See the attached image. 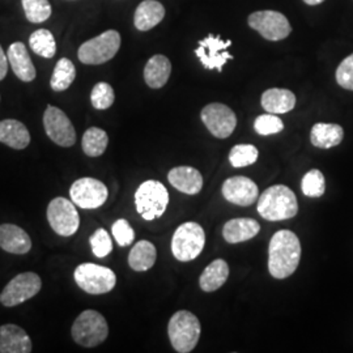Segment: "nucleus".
<instances>
[{
	"instance_id": "1",
	"label": "nucleus",
	"mask_w": 353,
	"mask_h": 353,
	"mask_svg": "<svg viewBox=\"0 0 353 353\" xmlns=\"http://www.w3.org/2000/svg\"><path fill=\"white\" fill-rule=\"evenodd\" d=\"M301 259V243L290 230H279L270 241L268 271L275 279L290 278Z\"/></svg>"
},
{
	"instance_id": "2",
	"label": "nucleus",
	"mask_w": 353,
	"mask_h": 353,
	"mask_svg": "<svg viewBox=\"0 0 353 353\" xmlns=\"http://www.w3.org/2000/svg\"><path fill=\"white\" fill-rule=\"evenodd\" d=\"M258 212L268 221L290 220L299 212L297 196L284 185L271 186L259 196Z\"/></svg>"
},
{
	"instance_id": "3",
	"label": "nucleus",
	"mask_w": 353,
	"mask_h": 353,
	"mask_svg": "<svg viewBox=\"0 0 353 353\" xmlns=\"http://www.w3.org/2000/svg\"><path fill=\"white\" fill-rule=\"evenodd\" d=\"M201 322L198 316L188 310L173 314L168 325V335L176 352L189 353L196 347L201 338Z\"/></svg>"
},
{
	"instance_id": "4",
	"label": "nucleus",
	"mask_w": 353,
	"mask_h": 353,
	"mask_svg": "<svg viewBox=\"0 0 353 353\" xmlns=\"http://www.w3.org/2000/svg\"><path fill=\"white\" fill-rule=\"evenodd\" d=\"M71 335L79 345L93 348L106 341L109 326L101 313L89 309L76 318L71 327Z\"/></svg>"
},
{
	"instance_id": "5",
	"label": "nucleus",
	"mask_w": 353,
	"mask_h": 353,
	"mask_svg": "<svg viewBox=\"0 0 353 353\" xmlns=\"http://www.w3.org/2000/svg\"><path fill=\"white\" fill-rule=\"evenodd\" d=\"M169 204V192L159 181H145L135 192V205L140 216L151 221L164 214Z\"/></svg>"
},
{
	"instance_id": "6",
	"label": "nucleus",
	"mask_w": 353,
	"mask_h": 353,
	"mask_svg": "<svg viewBox=\"0 0 353 353\" xmlns=\"http://www.w3.org/2000/svg\"><path fill=\"white\" fill-rule=\"evenodd\" d=\"M205 233L198 223L188 221L176 228L172 239V252L179 262H190L204 249Z\"/></svg>"
},
{
	"instance_id": "7",
	"label": "nucleus",
	"mask_w": 353,
	"mask_h": 353,
	"mask_svg": "<svg viewBox=\"0 0 353 353\" xmlns=\"http://www.w3.org/2000/svg\"><path fill=\"white\" fill-rule=\"evenodd\" d=\"M121 48V34L117 30H106L100 36L84 42L79 48V61L81 63L99 65L113 59Z\"/></svg>"
},
{
	"instance_id": "8",
	"label": "nucleus",
	"mask_w": 353,
	"mask_h": 353,
	"mask_svg": "<svg viewBox=\"0 0 353 353\" xmlns=\"http://www.w3.org/2000/svg\"><path fill=\"white\" fill-rule=\"evenodd\" d=\"M74 278L80 290L96 296L109 293L117 284V276L113 270L94 263L77 265Z\"/></svg>"
},
{
	"instance_id": "9",
	"label": "nucleus",
	"mask_w": 353,
	"mask_h": 353,
	"mask_svg": "<svg viewBox=\"0 0 353 353\" xmlns=\"http://www.w3.org/2000/svg\"><path fill=\"white\" fill-rule=\"evenodd\" d=\"M48 220L52 230L63 237L75 234L80 227V217L76 211L75 203L62 196L49 203Z\"/></svg>"
},
{
	"instance_id": "10",
	"label": "nucleus",
	"mask_w": 353,
	"mask_h": 353,
	"mask_svg": "<svg viewBox=\"0 0 353 353\" xmlns=\"http://www.w3.org/2000/svg\"><path fill=\"white\" fill-rule=\"evenodd\" d=\"M42 288V280L36 272L19 274L0 293V303L13 307L33 299Z\"/></svg>"
},
{
	"instance_id": "11",
	"label": "nucleus",
	"mask_w": 353,
	"mask_h": 353,
	"mask_svg": "<svg viewBox=\"0 0 353 353\" xmlns=\"http://www.w3.org/2000/svg\"><path fill=\"white\" fill-rule=\"evenodd\" d=\"M43 127L49 139L55 144L64 148L75 145V127L59 108L51 105L46 108L43 114Z\"/></svg>"
},
{
	"instance_id": "12",
	"label": "nucleus",
	"mask_w": 353,
	"mask_h": 353,
	"mask_svg": "<svg viewBox=\"0 0 353 353\" xmlns=\"http://www.w3.org/2000/svg\"><path fill=\"white\" fill-rule=\"evenodd\" d=\"M108 188L96 178H80L70 189L71 201L83 210H96L108 199Z\"/></svg>"
},
{
	"instance_id": "13",
	"label": "nucleus",
	"mask_w": 353,
	"mask_h": 353,
	"mask_svg": "<svg viewBox=\"0 0 353 353\" xmlns=\"http://www.w3.org/2000/svg\"><path fill=\"white\" fill-rule=\"evenodd\" d=\"M249 26L268 41H281L292 32L288 19L276 11H258L249 16Z\"/></svg>"
},
{
	"instance_id": "14",
	"label": "nucleus",
	"mask_w": 353,
	"mask_h": 353,
	"mask_svg": "<svg viewBox=\"0 0 353 353\" xmlns=\"http://www.w3.org/2000/svg\"><path fill=\"white\" fill-rule=\"evenodd\" d=\"M203 123L208 131L219 139L229 138L237 126V117L234 112L224 103H210L201 114Z\"/></svg>"
},
{
	"instance_id": "15",
	"label": "nucleus",
	"mask_w": 353,
	"mask_h": 353,
	"mask_svg": "<svg viewBox=\"0 0 353 353\" xmlns=\"http://www.w3.org/2000/svg\"><path fill=\"white\" fill-rule=\"evenodd\" d=\"M229 46H232L230 39L223 41L220 36L210 34L199 41V48L195 54L205 70H217L221 72L228 61L233 59V55L227 51Z\"/></svg>"
},
{
	"instance_id": "16",
	"label": "nucleus",
	"mask_w": 353,
	"mask_h": 353,
	"mask_svg": "<svg viewBox=\"0 0 353 353\" xmlns=\"http://www.w3.org/2000/svg\"><path fill=\"white\" fill-rule=\"evenodd\" d=\"M223 195L228 202L248 207L256 202L259 190L256 183L248 176H232L228 178L223 185Z\"/></svg>"
},
{
	"instance_id": "17",
	"label": "nucleus",
	"mask_w": 353,
	"mask_h": 353,
	"mask_svg": "<svg viewBox=\"0 0 353 353\" xmlns=\"http://www.w3.org/2000/svg\"><path fill=\"white\" fill-rule=\"evenodd\" d=\"M32 352V341L24 328L12 323L0 326V353Z\"/></svg>"
},
{
	"instance_id": "18",
	"label": "nucleus",
	"mask_w": 353,
	"mask_h": 353,
	"mask_svg": "<svg viewBox=\"0 0 353 353\" xmlns=\"http://www.w3.org/2000/svg\"><path fill=\"white\" fill-rule=\"evenodd\" d=\"M7 57L14 75L17 76L21 81L30 83L36 79L37 76L36 67L32 62L28 49L23 42H13L8 49Z\"/></svg>"
},
{
	"instance_id": "19",
	"label": "nucleus",
	"mask_w": 353,
	"mask_h": 353,
	"mask_svg": "<svg viewBox=\"0 0 353 353\" xmlns=\"http://www.w3.org/2000/svg\"><path fill=\"white\" fill-rule=\"evenodd\" d=\"M168 179L174 189L188 195H195L203 188V176L201 172L191 166L173 168L168 174Z\"/></svg>"
},
{
	"instance_id": "20",
	"label": "nucleus",
	"mask_w": 353,
	"mask_h": 353,
	"mask_svg": "<svg viewBox=\"0 0 353 353\" xmlns=\"http://www.w3.org/2000/svg\"><path fill=\"white\" fill-rule=\"evenodd\" d=\"M0 248L11 254H26L32 249V240L23 228L14 224L0 225Z\"/></svg>"
},
{
	"instance_id": "21",
	"label": "nucleus",
	"mask_w": 353,
	"mask_h": 353,
	"mask_svg": "<svg viewBox=\"0 0 353 353\" xmlns=\"http://www.w3.org/2000/svg\"><path fill=\"white\" fill-rule=\"evenodd\" d=\"M261 230V225L254 219L241 217L229 220L223 228V236L229 243H241L252 240Z\"/></svg>"
},
{
	"instance_id": "22",
	"label": "nucleus",
	"mask_w": 353,
	"mask_h": 353,
	"mask_svg": "<svg viewBox=\"0 0 353 353\" xmlns=\"http://www.w3.org/2000/svg\"><path fill=\"white\" fill-rule=\"evenodd\" d=\"M165 17V7L156 0L141 1L134 16V24L140 32L151 30L152 28L159 26Z\"/></svg>"
},
{
	"instance_id": "23",
	"label": "nucleus",
	"mask_w": 353,
	"mask_h": 353,
	"mask_svg": "<svg viewBox=\"0 0 353 353\" xmlns=\"http://www.w3.org/2000/svg\"><path fill=\"white\" fill-rule=\"evenodd\" d=\"M0 143L13 150H26L30 143V134L23 122L4 119L0 122Z\"/></svg>"
},
{
	"instance_id": "24",
	"label": "nucleus",
	"mask_w": 353,
	"mask_h": 353,
	"mask_svg": "<svg viewBox=\"0 0 353 353\" xmlns=\"http://www.w3.org/2000/svg\"><path fill=\"white\" fill-rule=\"evenodd\" d=\"M172 74L170 61L161 54L153 55L144 67V80L152 89H160L168 83Z\"/></svg>"
},
{
	"instance_id": "25",
	"label": "nucleus",
	"mask_w": 353,
	"mask_h": 353,
	"mask_svg": "<svg viewBox=\"0 0 353 353\" xmlns=\"http://www.w3.org/2000/svg\"><path fill=\"white\" fill-rule=\"evenodd\" d=\"M261 102L267 113H288L296 106V96L290 89H267L262 94Z\"/></svg>"
},
{
	"instance_id": "26",
	"label": "nucleus",
	"mask_w": 353,
	"mask_h": 353,
	"mask_svg": "<svg viewBox=\"0 0 353 353\" xmlns=\"http://www.w3.org/2000/svg\"><path fill=\"white\" fill-rule=\"evenodd\" d=\"M344 138V130L334 123H316L310 132V141L316 148L330 150L336 147Z\"/></svg>"
},
{
	"instance_id": "27",
	"label": "nucleus",
	"mask_w": 353,
	"mask_h": 353,
	"mask_svg": "<svg viewBox=\"0 0 353 353\" xmlns=\"http://www.w3.org/2000/svg\"><path fill=\"white\" fill-rule=\"evenodd\" d=\"M229 278V265L224 259H216L207 265L199 278V285L204 292L220 290Z\"/></svg>"
},
{
	"instance_id": "28",
	"label": "nucleus",
	"mask_w": 353,
	"mask_h": 353,
	"mask_svg": "<svg viewBox=\"0 0 353 353\" xmlns=\"http://www.w3.org/2000/svg\"><path fill=\"white\" fill-rule=\"evenodd\" d=\"M157 259V252L154 245L150 241H139L131 249L128 255V265L138 272L151 270Z\"/></svg>"
},
{
	"instance_id": "29",
	"label": "nucleus",
	"mask_w": 353,
	"mask_h": 353,
	"mask_svg": "<svg viewBox=\"0 0 353 353\" xmlns=\"http://www.w3.org/2000/svg\"><path fill=\"white\" fill-rule=\"evenodd\" d=\"M109 144V137L106 131H103L99 127H90L88 128L81 140V148L84 153L89 157H99L106 151Z\"/></svg>"
},
{
	"instance_id": "30",
	"label": "nucleus",
	"mask_w": 353,
	"mask_h": 353,
	"mask_svg": "<svg viewBox=\"0 0 353 353\" xmlns=\"http://www.w3.org/2000/svg\"><path fill=\"white\" fill-rule=\"evenodd\" d=\"M76 68L68 58H62L54 68L51 76L50 87L54 92H63L71 87L75 81Z\"/></svg>"
},
{
	"instance_id": "31",
	"label": "nucleus",
	"mask_w": 353,
	"mask_h": 353,
	"mask_svg": "<svg viewBox=\"0 0 353 353\" xmlns=\"http://www.w3.org/2000/svg\"><path fill=\"white\" fill-rule=\"evenodd\" d=\"M29 45L33 52L46 59H50L57 52V42L50 30L38 29L29 37Z\"/></svg>"
},
{
	"instance_id": "32",
	"label": "nucleus",
	"mask_w": 353,
	"mask_h": 353,
	"mask_svg": "<svg viewBox=\"0 0 353 353\" xmlns=\"http://www.w3.org/2000/svg\"><path fill=\"white\" fill-rule=\"evenodd\" d=\"M21 3L26 19L33 24L46 21L52 12L49 0H21Z\"/></svg>"
},
{
	"instance_id": "33",
	"label": "nucleus",
	"mask_w": 353,
	"mask_h": 353,
	"mask_svg": "<svg viewBox=\"0 0 353 353\" xmlns=\"http://www.w3.org/2000/svg\"><path fill=\"white\" fill-rule=\"evenodd\" d=\"M301 189H303V195L309 198H321L326 191V182L322 172L318 169L309 170L303 176Z\"/></svg>"
},
{
	"instance_id": "34",
	"label": "nucleus",
	"mask_w": 353,
	"mask_h": 353,
	"mask_svg": "<svg viewBox=\"0 0 353 353\" xmlns=\"http://www.w3.org/2000/svg\"><path fill=\"white\" fill-rule=\"evenodd\" d=\"M259 152L252 144H239L233 147L229 153L230 164L234 168H245L258 160Z\"/></svg>"
},
{
	"instance_id": "35",
	"label": "nucleus",
	"mask_w": 353,
	"mask_h": 353,
	"mask_svg": "<svg viewBox=\"0 0 353 353\" xmlns=\"http://www.w3.org/2000/svg\"><path fill=\"white\" fill-rule=\"evenodd\" d=\"M115 101V93L110 84L108 83H97L90 93V102L94 109L106 110Z\"/></svg>"
},
{
	"instance_id": "36",
	"label": "nucleus",
	"mask_w": 353,
	"mask_h": 353,
	"mask_svg": "<svg viewBox=\"0 0 353 353\" xmlns=\"http://www.w3.org/2000/svg\"><path fill=\"white\" fill-rule=\"evenodd\" d=\"M254 128H255L256 134H259L262 137H268V135L281 132L284 128V123L275 114H263L255 119Z\"/></svg>"
},
{
	"instance_id": "37",
	"label": "nucleus",
	"mask_w": 353,
	"mask_h": 353,
	"mask_svg": "<svg viewBox=\"0 0 353 353\" xmlns=\"http://www.w3.org/2000/svg\"><path fill=\"white\" fill-rule=\"evenodd\" d=\"M92 252L97 258H105L113 250V242L105 229H97L89 239Z\"/></svg>"
},
{
	"instance_id": "38",
	"label": "nucleus",
	"mask_w": 353,
	"mask_h": 353,
	"mask_svg": "<svg viewBox=\"0 0 353 353\" xmlns=\"http://www.w3.org/2000/svg\"><path fill=\"white\" fill-rule=\"evenodd\" d=\"M112 232L119 246H128L135 240V232L125 219L117 220L113 224Z\"/></svg>"
},
{
	"instance_id": "39",
	"label": "nucleus",
	"mask_w": 353,
	"mask_h": 353,
	"mask_svg": "<svg viewBox=\"0 0 353 353\" xmlns=\"http://www.w3.org/2000/svg\"><path fill=\"white\" fill-rule=\"evenodd\" d=\"M336 81L341 88L353 90V54L339 64L336 70Z\"/></svg>"
},
{
	"instance_id": "40",
	"label": "nucleus",
	"mask_w": 353,
	"mask_h": 353,
	"mask_svg": "<svg viewBox=\"0 0 353 353\" xmlns=\"http://www.w3.org/2000/svg\"><path fill=\"white\" fill-rule=\"evenodd\" d=\"M8 71V57L0 46V81L6 77Z\"/></svg>"
},
{
	"instance_id": "41",
	"label": "nucleus",
	"mask_w": 353,
	"mask_h": 353,
	"mask_svg": "<svg viewBox=\"0 0 353 353\" xmlns=\"http://www.w3.org/2000/svg\"><path fill=\"white\" fill-rule=\"evenodd\" d=\"M306 4H309V6H316V4H321V3H323L325 0H303Z\"/></svg>"
}]
</instances>
